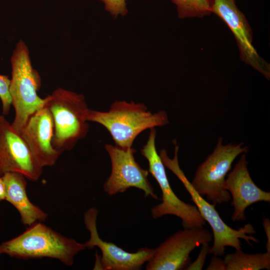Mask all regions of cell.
I'll return each mask as SVG.
<instances>
[{
	"label": "cell",
	"mask_w": 270,
	"mask_h": 270,
	"mask_svg": "<svg viewBox=\"0 0 270 270\" xmlns=\"http://www.w3.org/2000/svg\"><path fill=\"white\" fill-rule=\"evenodd\" d=\"M10 63L12 77L9 92L15 111L11 125L20 134L30 116L44 106V98L38 94L41 78L32 66L29 50L22 40L16 44Z\"/></svg>",
	"instance_id": "5"
},
{
	"label": "cell",
	"mask_w": 270,
	"mask_h": 270,
	"mask_svg": "<svg viewBox=\"0 0 270 270\" xmlns=\"http://www.w3.org/2000/svg\"><path fill=\"white\" fill-rule=\"evenodd\" d=\"M207 1L210 12L219 16L234 35L240 58L270 80V65L260 56L254 47L251 28L245 16L237 6L236 0Z\"/></svg>",
	"instance_id": "10"
},
{
	"label": "cell",
	"mask_w": 270,
	"mask_h": 270,
	"mask_svg": "<svg viewBox=\"0 0 270 270\" xmlns=\"http://www.w3.org/2000/svg\"><path fill=\"white\" fill-rule=\"evenodd\" d=\"M88 120L104 126L110 132L116 146L130 148L142 132L168 124L164 110L150 111L143 103L115 101L107 112L89 110Z\"/></svg>",
	"instance_id": "1"
},
{
	"label": "cell",
	"mask_w": 270,
	"mask_h": 270,
	"mask_svg": "<svg viewBox=\"0 0 270 270\" xmlns=\"http://www.w3.org/2000/svg\"><path fill=\"white\" fill-rule=\"evenodd\" d=\"M207 270H226V265L224 260L214 255L212 258L210 263L206 268Z\"/></svg>",
	"instance_id": "21"
},
{
	"label": "cell",
	"mask_w": 270,
	"mask_h": 270,
	"mask_svg": "<svg viewBox=\"0 0 270 270\" xmlns=\"http://www.w3.org/2000/svg\"><path fill=\"white\" fill-rule=\"evenodd\" d=\"M44 98V106L53 121L54 148L61 154L72 150L86 136L89 129L87 117L90 109L84 96L59 88Z\"/></svg>",
	"instance_id": "3"
},
{
	"label": "cell",
	"mask_w": 270,
	"mask_h": 270,
	"mask_svg": "<svg viewBox=\"0 0 270 270\" xmlns=\"http://www.w3.org/2000/svg\"><path fill=\"white\" fill-rule=\"evenodd\" d=\"M226 270H260L270 269V252L248 254L236 250L224 258Z\"/></svg>",
	"instance_id": "16"
},
{
	"label": "cell",
	"mask_w": 270,
	"mask_h": 270,
	"mask_svg": "<svg viewBox=\"0 0 270 270\" xmlns=\"http://www.w3.org/2000/svg\"><path fill=\"white\" fill-rule=\"evenodd\" d=\"M212 240V234L204 226L180 230L154 249L146 270H185L190 262V252L196 247L210 242Z\"/></svg>",
	"instance_id": "8"
},
{
	"label": "cell",
	"mask_w": 270,
	"mask_h": 270,
	"mask_svg": "<svg viewBox=\"0 0 270 270\" xmlns=\"http://www.w3.org/2000/svg\"><path fill=\"white\" fill-rule=\"evenodd\" d=\"M104 6V8L112 17L116 18L128 14L126 0H98Z\"/></svg>",
	"instance_id": "19"
},
{
	"label": "cell",
	"mask_w": 270,
	"mask_h": 270,
	"mask_svg": "<svg viewBox=\"0 0 270 270\" xmlns=\"http://www.w3.org/2000/svg\"><path fill=\"white\" fill-rule=\"evenodd\" d=\"M42 172L20 134L4 115H0V177L6 172H16L34 182Z\"/></svg>",
	"instance_id": "12"
},
{
	"label": "cell",
	"mask_w": 270,
	"mask_h": 270,
	"mask_svg": "<svg viewBox=\"0 0 270 270\" xmlns=\"http://www.w3.org/2000/svg\"><path fill=\"white\" fill-rule=\"evenodd\" d=\"M245 154L225 179L224 188L232 196L231 204L234 208L232 222L246 220L245 211L250 206L260 202H270V192L258 187L252 180L248 168Z\"/></svg>",
	"instance_id": "14"
},
{
	"label": "cell",
	"mask_w": 270,
	"mask_h": 270,
	"mask_svg": "<svg viewBox=\"0 0 270 270\" xmlns=\"http://www.w3.org/2000/svg\"><path fill=\"white\" fill-rule=\"evenodd\" d=\"M176 7L178 17L182 19L203 18L211 12L207 0H170Z\"/></svg>",
	"instance_id": "17"
},
{
	"label": "cell",
	"mask_w": 270,
	"mask_h": 270,
	"mask_svg": "<svg viewBox=\"0 0 270 270\" xmlns=\"http://www.w3.org/2000/svg\"><path fill=\"white\" fill-rule=\"evenodd\" d=\"M156 132L154 128L150 129L146 144L140 150L142 155L148 160V172L158 182L162 192V202L151 209L154 219L166 215L180 218L184 228L203 227L206 222L197 207L180 200L170 186L164 166L158 153L156 146Z\"/></svg>",
	"instance_id": "7"
},
{
	"label": "cell",
	"mask_w": 270,
	"mask_h": 270,
	"mask_svg": "<svg viewBox=\"0 0 270 270\" xmlns=\"http://www.w3.org/2000/svg\"><path fill=\"white\" fill-rule=\"evenodd\" d=\"M174 144V154L172 158H169L164 149L160 151L159 155L164 166L170 170L182 182L202 216L210 225L213 234L214 243L210 248L209 254L218 256H222L226 246L234 248L235 250H242L241 239L244 240L251 246L252 245L251 242L258 243V239L252 236L256 232L251 224H246L238 229L229 226L220 218L216 210V205L210 204L194 190L180 168L178 157V146L176 143Z\"/></svg>",
	"instance_id": "4"
},
{
	"label": "cell",
	"mask_w": 270,
	"mask_h": 270,
	"mask_svg": "<svg viewBox=\"0 0 270 270\" xmlns=\"http://www.w3.org/2000/svg\"><path fill=\"white\" fill-rule=\"evenodd\" d=\"M262 226L267 237L266 251L270 252V221L269 218H264Z\"/></svg>",
	"instance_id": "22"
},
{
	"label": "cell",
	"mask_w": 270,
	"mask_h": 270,
	"mask_svg": "<svg viewBox=\"0 0 270 270\" xmlns=\"http://www.w3.org/2000/svg\"><path fill=\"white\" fill-rule=\"evenodd\" d=\"M10 79L6 75L0 74V99L2 105V114H9L12 106V100L9 92Z\"/></svg>",
	"instance_id": "18"
},
{
	"label": "cell",
	"mask_w": 270,
	"mask_h": 270,
	"mask_svg": "<svg viewBox=\"0 0 270 270\" xmlns=\"http://www.w3.org/2000/svg\"><path fill=\"white\" fill-rule=\"evenodd\" d=\"M222 142L219 138L213 152L198 168L190 182L200 196L216 206L231 200L230 193L224 188L226 176L236 158L248 150L242 142L223 145Z\"/></svg>",
	"instance_id": "6"
},
{
	"label": "cell",
	"mask_w": 270,
	"mask_h": 270,
	"mask_svg": "<svg viewBox=\"0 0 270 270\" xmlns=\"http://www.w3.org/2000/svg\"><path fill=\"white\" fill-rule=\"evenodd\" d=\"M2 177L6 188L5 200L19 212L22 224L30 226L46 219L48 214L32 204L28 198L26 178L24 175L16 172H8L5 173Z\"/></svg>",
	"instance_id": "15"
},
{
	"label": "cell",
	"mask_w": 270,
	"mask_h": 270,
	"mask_svg": "<svg viewBox=\"0 0 270 270\" xmlns=\"http://www.w3.org/2000/svg\"><path fill=\"white\" fill-rule=\"evenodd\" d=\"M20 134L32 156L42 168L54 166L62 154L52 144L54 124L48 108L44 106L27 120Z\"/></svg>",
	"instance_id": "13"
},
{
	"label": "cell",
	"mask_w": 270,
	"mask_h": 270,
	"mask_svg": "<svg viewBox=\"0 0 270 270\" xmlns=\"http://www.w3.org/2000/svg\"><path fill=\"white\" fill-rule=\"evenodd\" d=\"M105 148L112 165L110 174L103 185L106 193L112 196L136 188L143 190L146 197L158 198L148 180V170L142 168L136 161L134 148H122L110 144H106Z\"/></svg>",
	"instance_id": "9"
},
{
	"label": "cell",
	"mask_w": 270,
	"mask_h": 270,
	"mask_svg": "<svg viewBox=\"0 0 270 270\" xmlns=\"http://www.w3.org/2000/svg\"><path fill=\"white\" fill-rule=\"evenodd\" d=\"M85 248V244L64 236L38 222L21 234L0 244V255L6 254L24 260L50 258L70 266L74 256Z\"/></svg>",
	"instance_id": "2"
},
{
	"label": "cell",
	"mask_w": 270,
	"mask_h": 270,
	"mask_svg": "<svg viewBox=\"0 0 270 270\" xmlns=\"http://www.w3.org/2000/svg\"><path fill=\"white\" fill-rule=\"evenodd\" d=\"M209 242H205L201 246L200 252L196 260L192 264H189L185 270H201L204 265L206 256L209 254L210 247Z\"/></svg>",
	"instance_id": "20"
},
{
	"label": "cell",
	"mask_w": 270,
	"mask_h": 270,
	"mask_svg": "<svg viewBox=\"0 0 270 270\" xmlns=\"http://www.w3.org/2000/svg\"><path fill=\"white\" fill-rule=\"evenodd\" d=\"M98 210L89 208L84 214V222L90 234V238L84 244L86 248L92 249L98 246L102 253L94 269L104 270H137L152 257L153 248H142L136 252H129L112 242L102 240L96 228Z\"/></svg>",
	"instance_id": "11"
},
{
	"label": "cell",
	"mask_w": 270,
	"mask_h": 270,
	"mask_svg": "<svg viewBox=\"0 0 270 270\" xmlns=\"http://www.w3.org/2000/svg\"><path fill=\"white\" fill-rule=\"evenodd\" d=\"M6 188L2 177H0V201L5 200Z\"/></svg>",
	"instance_id": "23"
}]
</instances>
